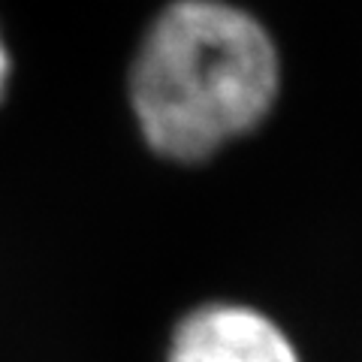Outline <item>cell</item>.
Returning <instances> with one entry per match:
<instances>
[{"mask_svg":"<svg viewBox=\"0 0 362 362\" xmlns=\"http://www.w3.org/2000/svg\"><path fill=\"white\" fill-rule=\"evenodd\" d=\"M281 58L269 30L226 0H175L130 64V109L145 145L199 163L269 118Z\"/></svg>","mask_w":362,"mask_h":362,"instance_id":"obj_1","label":"cell"},{"mask_svg":"<svg viewBox=\"0 0 362 362\" xmlns=\"http://www.w3.org/2000/svg\"><path fill=\"white\" fill-rule=\"evenodd\" d=\"M166 362H302L269 314L239 302H209L175 326Z\"/></svg>","mask_w":362,"mask_h":362,"instance_id":"obj_2","label":"cell"},{"mask_svg":"<svg viewBox=\"0 0 362 362\" xmlns=\"http://www.w3.org/2000/svg\"><path fill=\"white\" fill-rule=\"evenodd\" d=\"M9 52H6V42H4V37H0V100H4V94H6V82H9Z\"/></svg>","mask_w":362,"mask_h":362,"instance_id":"obj_3","label":"cell"}]
</instances>
